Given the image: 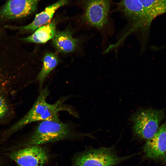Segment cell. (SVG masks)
Wrapping results in <instances>:
<instances>
[{
	"label": "cell",
	"mask_w": 166,
	"mask_h": 166,
	"mask_svg": "<svg viewBox=\"0 0 166 166\" xmlns=\"http://www.w3.org/2000/svg\"><path fill=\"white\" fill-rule=\"evenodd\" d=\"M113 4L115 6L114 11L121 13L127 22L124 32L116 42L117 45H120L132 34L141 35L147 34L150 25L147 20L139 0H118Z\"/></svg>",
	"instance_id": "cell-1"
},
{
	"label": "cell",
	"mask_w": 166,
	"mask_h": 166,
	"mask_svg": "<svg viewBox=\"0 0 166 166\" xmlns=\"http://www.w3.org/2000/svg\"><path fill=\"white\" fill-rule=\"evenodd\" d=\"M49 94L47 87H45L40 93L34 105L28 113L17 122L7 132L8 134L12 133L31 123L44 121H59L58 113L62 110V103L60 100L56 103H48L46 99Z\"/></svg>",
	"instance_id": "cell-2"
},
{
	"label": "cell",
	"mask_w": 166,
	"mask_h": 166,
	"mask_svg": "<svg viewBox=\"0 0 166 166\" xmlns=\"http://www.w3.org/2000/svg\"><path fill=\"white\" fill-rule=\"evenodd\" d=\"M75 134L74 127L61 121H41L25 145H39L72 137Z\"/></svg>",
	"instance_id": "cell-3"
},
{
	"label": "cell",
	"mask_w": 166,
	"mask_h": 166,
	"mask_svg": "<svg viewBox=\"0 0 166 166\" xmlns=\"http://www.w3.org/2000/svg\"><path fill=\"white\" fill-rule=\"evenodd\" d=\"M164 117L162 110L148 109L140 110L133 115V130L139 137L146 140L156 133Z\"/></svg>",
	"instance_id": "cell-4"
},
{
	"label": "cell",
	"mask_w": 166,
	"mask_h": 166,
	"mask_svg": "<svg viewBox=\"0 0 166 166\" xmlns=\"http://www.w3.org/2000/svg\"><path fill=\"white\" fill-rule=\"evenodd\" d=\"M121 156L110 148L101 147L87 152L77 157L75 166H112L134 155Z\"/></svg>",
	"instance_id": "cell-5"
},
{
	"label": "cell",
	"mask_w": 166,
	"mask_h": 166,
	"mask_svg": "<svg viewBox=\"0 0 166 166\" xmlns=\"http://www.w3.org/2000/svg\"><path fill=\"white\" fill-rule=\"evenodd\" d=\"M113 0H85L84 18L92 26L99 30L109 23Z\"/></svg>",
	"instance_id": "cell-6"
},
{
	"label": "cell",
	"mask_w": 166,
	"mask_h": 166,
	"mask_svg": "<svg viewBox=\"0 0 166 166\" xmlns=\"http://www.w3.org/2000/svg\"><path fill=\"white\" fill-rule=\"evenodd\" d=\"M10 157L19 166H42L48 159L46 151L38 145L29 146L15 151Z\"/></svg>",
	"instance_id": "cell-7"
},
{
	"label": "cell",
	"mask_w": 166,
	"mask_h": 166,
	"mask_svg": "<svg viewBox=\"0 0 166 166\" xmlns=\"http://www.w3.org/2000/svg\"><path fill=\"white\" fill-rule=\"evenodd\" d=\"M39 0H8L0 10V18H22L33 13Z\"/></svg>",
	"instance_id": "cell-8"
},
{
	"label": "cell",
	"mask_w": 166,
	"mask_h": 166,
	"mask_svg": "<svg viewBox=\"0 0 166 166\" xmlns=\"http://www.w3.org/2000/svg\"><path fill=\"white\" fill-rule=\"evenodd\" d=\"M146 156L151 159L164 157L166 153V122L159 127L155 134L147 140L143 147Z\"/></svg>",
	"instance_id": "cell-9"
},
{
	"label": "cell",
	"mask_w": 166,
	"mask_h": 166,
	"mask_svg": "<svg viewBox=\"0 0 166 166\" xmlns=\"http://www.w3.org/2000/svg\"><path fill=\"white\" fill-rule=\"evenodd\" d=\"M69 0H59L47 7L42 12L37 14L33 22L26 26H10V28L22 31H34L40 27L49 23L56 11L60 7L67 3Z\"/></svg>",
	"instance_id": "cell-10"
},
{
	"label": "cell",
	"mask_w": 166,
	"mask_h": 166,
	"mask_svg": "<svg viewBox=\"0 0 166 166\" xmlns=\"http://www.w3.org/2000/svg\"><path fill=\"white\" fill-rule=\"evenodd\" d=\"M56 33V23L52 22L40 27L32 35L21 40L27 42L44 43L53 38Z\"/></svg>",
	"instance_id": "cell-11"
},
{
	"label": "cell",
	"mask_w": 166,
	"mask_h": 166,
	"mask_svg": "<svg viewBox=\"0 0 166 166\" xmlns=\"http://www.w3.org/2000/svg\"><path fill=\"white\" fill-rule=\"evenodd\" d=\"M147 19L151 25L157 16L166 13V0H139Z\"/></svg>",
	"instance_id": "cell-12"
},
{
	"label": "cell",
	"mask_w": 166,
	"mask_h": 166,
	"mask_svg": "<svg viewBox=\"0 0 166 166\" xmlns=\"http://www.w3.org/2000/svg\"><path fill=\"white\" fill-rule=\"evenodd\" d=\"M77 40L74 38L68 31H60L56 33L52 43L59 51L68 53L73 51L76 46Z\"/></svg>",
	"instance_id": "cell-13"
},
{
	"label": "cell",
	"mask_w": 166,
	"mask_h": 166,
	"mask_svg": "<svg viewBox=\"0 0 166 166\" xmlns=\"http://www.w3.org/2000/svg\"><path fill=\"white\" fill-rule=\"evenodd\" d=\"M43 62V65L42 69L37 77L40 88L42 87L46 77L57 65L58 59L55 54L48 53H46L44 57Z\"/></svg>",
	"instance_id": "cell-14"
},
{
	"label": "cell",
	"mask_w": 166,
	"mask_h": 166,
	"mask_svg": "<svg viewBox=\"0 0 166 166\" xmlns=\"http://www.w3.org/2000/svg\"><path fill=\"white\" fill-rule=\"evenodd\" d=\"M13 72L9 61L0 54V85L13 80Z\"/></svg>",
	"instance_id": "cell-15"
},
{
	"label": "cell",
	"mask_w": 166,
	"mask_h": 166,
	"mask_svg": "<svg viewBox=\"0 0 166 166\" xmlns=\"http://www.w3.org/2000/svg\"><path fill=\"white\" fill-rule=\"evenodd\" d=\"M7 110V106L4 100L0 95V119L5 115Z\"/></svg>",
	"instance_id": "cell-16"
}]
</instances>
